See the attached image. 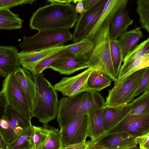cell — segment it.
<instances>
[{
  "instance_id": "d6986e66",
  "label": "cell",
  "mask_w": 149,
  "mask_h": 149,
  "mask_svg": "<svg viewBox=\"0 0 149 149\" xmlns=\"http://www.w3.org/2000/svg\"><path fill=\"white\" fill-rule=\"evenodd\" d=\"M130 103L116 106H105L103 111V122L106 133L116 125L128 113L130 108Z\"/></svg>"
},
{
  "instance_id": "f35d334b",
  "label": "cell",
  "mask_w": 149,
  "mask_h": 149,
  "mask_svg": "<svg viewBox=\"0 0 149 149\" xmlns=\"http://www.w3.org/2000/svg\"><path fill=\"white\" fill-rule=\"evenodd\" d=\"M74 3H76L75 10L78 13L82 14L84 12V7L82 0L73 1Z\"/></svg>"
},
{
  "instance_id": "60d3db41",
  "label": "cell",
  "mask_w": 149,
  "mask_h": 149,
  "mask_svg": "<svg viewBox=\"0 0 149 149\" xmlns=\"http://www.w3.org/2000/svg\"><path fill=\"white\" fill-rule=\"evenodd\" d=\"M72 0H48L47 1L48 3H56L60 4H71L73 1Z\"/></svg>"
},
{
  "instance_id": "8fae6325",
  "label": "cell",
  "mask_w": 149,
  "mask_h": 149,
  "mask_svg": "<svg viewBox=\"0 0 149 149\" xmlns=\"http://www.w3.org/2000/svg\"><path fill=\"white\" fill-rule=\"evenodd\" d=\"M93 68H87L82 72L71 77H64L54 85L55 90L63 96L71 97L89 91L87 86L89 76Z\"/></svg>"
},
{
  "instance_id": "ee69618b",
  "label": "cell",
  "mask_w": 149,
  "mask_h": 149,
  "mask_svg": "<svg viewBox=\"0 0 149 149\" xmlns=\"http://www.w3.org/2000/svg\"><path fill=\"white\" fill-rule=\"evenodd\" d=\"M124 149H140L139 147H138L137 146L133 147L130 148H128Z\"/></svg>"
},
{
  "instance_id": "1f68e13d",
  "label": "cell",
  "mask_w": 149,
  "mask_h": 149,
  "mask_svg": "<svg viewBox=\"0 0 149 149\" xmlns=\"http://www.w3.org/2000/svg\"><path fill=\"white\" fill-rule=\"evenodd\" d=\"M65 48L40 63L35 69V74H42L44 70L47 69L52 64L57 60L65 58L74 57L69 53Z\"/></svg>"
},
{
  "instance_id": "603a6c76",
  "label": "cell",
  "mask_w": 149,
  "mask_h": 149,
  "mask_svg": "<svg viewBox=\"0 0 149 149\" xmlns=\"http://www.w3.org/2000/svg\"><path fill=\"white\" fill-rule=\"evenodd\" d=\"M140 28L137 27L127 31L117 40L123 58L132 50L143 37Z\"/></svg>"
},
{
  "instance_id": "5b68a950",
  "label": "cell",
  "mask_w": 149,
  "mask_h": 149,
  "mask_svg": "<svg viewBox=\"0 0 149 149\" xmlns=\"http://www.w3.org/2000/svg\"><path fill=\"white\" fill-rule=\"evenodd\" d=\"M72 38L69 29L42 30L31 36H24L19 46L25 52L38 51L64 45Z\"/></svg>"
},
{
  "instance_id": "9c48e42d",
  "label": "cell",
  "mask_w": 149,
  "mask_h": 149,
  "mask_svg": "<svg viewBox=\"0 0 149 149\" xmlns=\"http://www.w3.org/2000/svg\"><path fill=\"white\" fill-rule=\"evenodd\" d=\"M60 131L63 147L85 142L89 136L87 114L77 116Z\"/></svg>"
},
{
  "instance_id": "9a60e30c",
  "label": "cell",
  "mask_w": 149,
  "mask_h": 149,
  "mask_svg": "<svg viewBox=\"0 0 149 149\" xmlns=\"http://www.w3.org/2000/svg\"><path fill=\"white\" fill-rule=\"evenodd\" d=\"M136 138L125 132H112L106 134L95 142L105 149H124L137 146Z\"/></svg>"
},
{
  "instance_id": "d6a6232c",
  "label": "cell",
  "mask_w": 149,
  "mask_h": 149,
  "mask_svg": "<svg viewBox=\"0 0 149 149\" xmlns=\"http://www.w3.org/2000/svg\"><path fill=\"white\" fill-rule=\"evenodd\" d=\"M136 4L141 26L149 33V0H138Z\"/></svg>"
},
{
  "instance_id": "44dd1931",
  "label": "cell",
  "mask_w": 149,
  "mask_h": 149,
  "mask_svg": "<svg viewBox=\"0 0 149 149\" xmlns=\"http://www.w3.org/2000/svg\"><path fill=\"white\" fill-rule=\"evenodd\" d=\"M104 107L92 110L88 115L89 136L95 141L106 134L103 127V111Z\"/></svg>"
},
{
  "instance_id": "ffe728a7",
  "label": "cell",
  "mask_w": 149,
  "mask_h": 149,
  "mask_svg": "<svg viewBox=\"0 0 149 149\" xmlns=\"http://www.w3.org/2000/svg\"><path fill=\"white\" fill-rule=\"evenodd\" d=\"M14 74L25 93L29 108L31 112L36 88L33 75L28 70L21 67L17 70Z\"/></svg>"
},
{
  "instance_id": "6da1fadb",
  "label": "cell",
  "mask_w": 149,
  "mask_h": 149,
  "mask_svg": "<svg viewBox=\"0 0 149 149\" xmlns=\"http://www.w3.org/2000/svg\"><path fill=\"white\" fill-rule=\"evenodd\" d=\"M75 6L71 4L52 2L40 7L30 19V27L38 31L71 28L75 25L78 19Z\"/></svg>"
},
{
  "instance_id": "836d02e7",
  "label": "cell",
  "mask_w": 149,
  "mask_h": 149,
  "mask_svg": "<svg viewBox=\"0 0 149 149\" xmlns=\"http://www.w3.org/2000/svg\"><path fill=\"white\" fill-rule=\"evenodd\" d=\"M149 88V67L146 68L145 72L140 84L135 94L134 97L142 93L146 92Z\"/></svg>"
},
{
  "instance_id": "ba28073f",
  "label": "cell",
  "mask_w": 149,
  "mask_h": 149,
  "mask_svg": "<svg viewBox=\"0 0 149 149\" xmlns=\"http://www.w3.org/2000/svg\"><path fill=\"white\" fill-rule=\"evenodd\" d=\"M32 126L31 120L9 107L6 106L0 119V134L8 145Z\"/></svg>"
},
{
  "instance_id": "4dcf8cb0",
  "label": "cell",
  "mask_w": 149,
  "mask_h": 149,
  "mask_svg": "<svg viewBox=\"0 0 149 149\" xmlns=\"http://www.w3.org/2000/svg\"><path fill=\"white\" fill-rule=\"evenodd\" d=\"M110 50L115 75L118 79L119 71L124 58L117 40H111Z\"/></svg>"
},
{
  "instance_id": "7c38bea8",
  "label": "cell",
  "mask_w": 149,
  "mask_h": 149,
  "mask_svg": "<svg viewBox=\"0 0 149 149\" xmlns=\"http://www.w3.org/2000/svg\"><path fill=\"white\" fill-rule=\"evenodd\" d=\"M106 0L101 1L94 8L78 16L72 34L73 41H78L84 38L95 24L103 8Z\"/></svg>"
},
{
  "instance_id": "484cf974",
  "label": "cell",
  "mask_w": 149,
  "mask_h": 149,
  "mask_svg": "<svg viewBox=\"0 0 149 149\" xmlns=\"http://www.w3.org/2000/svg\"><path fill=\"white\" fill-rule=\"evenodd\" d=\"M94 47L92 40L84 38L78 41L66 45L65 49L74 57L88 56Z\"/></svg>"
},
{
  "instance_id": "277c9868",
  "label": "cell",
  "mask_w": 149,
  "mask_h": 149,
  "mask_svg": "<svg viewBox=\"0 0 149 149\" xmlns=\"http://www.w3.org/2000/svg\"><path fill=\"white\" fill-rule=\"evenodd\" d=\"M109 25L110 23L102 27L92 40L94 47L88 58L91 67L97 68L112 81H115L117 78L111 55Z\"/></svg>"
},
{
  "instance_id": "3957f363",
  "label": "cell",
  "mask_w": 149,
  "mask_h": 149,
  "mask_svg": "<svg viewBox=\"0 0 149 149\" xmlns=\"http://www.w3.org/2000/svg\"><path fill=\"white\" fill-rule=\"evenodd\" d=\"M36 88L31 111L33 117L47 125L57 116L59 103L57 91L42 74H33Z\"/></svg>"
},
{
  "instance_id": "7402d4cb",
  "label": "cell",
  "mask_w": 149,
  "mask_h": 149,
  "mask_svg": "<svg viewBox=\"0 0 149 149\" xmlns=\"http://www.w3.org/2000/svg\"><path fill=\"white\" fill-rule=\"evenodd\" d=\"M149 51V37L136 45L128 52L123 59V63L119 71L118 79L122 77L128 68L136 61L142 58Z\"/></svg>"
},
{
  "instance_id": "74e56055",
  "label": "cell",
  "mask_w": 149,
  "mask_h": 149,
  "mask_svg": "<svg viewBox=\"0 0 149 149\" xmlns=\"http://www.w3.org/2000/svg\"><path fill=\"white\" fill-rule=\"evenodd\" d=\"M91 141V140L82 143L69 145L63 147V149H84Z\"/></svg>"
},
{
  "instance_id": "4316f807",
  "label": "cell",
  "mask_w": 149,
  "mask_h": 149,
  "mask_svg": "<svg viewBox=\"0 0 149 149\" xmlns=\"http://www.w3.org/2000/svg\"><path fill=\"white\" fill-rule=\"evenodd\" d=\"M128 114L139 115L149 113V92H144L130 103Z\"/></svg>"
},
{
  "instance_id": "7bdbcfd3",
  "label": "cell",
  "mask_w": 149,
  "mask_h": 149,
  "mask_svg": "<svg viewBox=\"0 0 149 149\" xmlns=\"http://www.w3.org/2000/svg\"><path fill=\"white\" fill-rule=\"evenodd\" d=\"M8 75V74L3 70L0 69V75L3 77H6Z\"/></svg>"
},
{
  "instance_id": "7a4b0ae2",
  "label": "cell",
  "mask_w": 149,
  "mask_h": 149,
  "mask_svg": "<svg viewBox=\"0 0 149 149\" xmlns=\"http://www.w3.org/2000/svg\"><path fill=\"white\" fill-rule=\"evenodd\" d=\"M105 102L101 95L94 91L84 92L72 96L61 98L57 116L60 130L77 116L104 107Z\"/></svg>"
},
{
  "instance_id": "ab89813d",
  "label": "cell",
  "mask_w": 149,
  "mask_h": 149,
  "mask_svg": "<svg viewBox=\"0 0 149 149\" xmlns=\"http://www.w3.org/2000/svg\"><path fill=\"white\" fill-rule=\"evenodd\" d=\"M84 149H105L91 139L90 142Z\"/></svg>"
},
{
  "instance_id": "e575fe53",
  "label": "cell",
  "mask_w": 149,
  "mask_h": 149,
  "mask_svg": "<svg viewBox=\"0 0 149 149\" xmlns=\"http://www.w3.org/2000/svg\"><path fill=\"white\" fill-rule=\"evenodd\" d=\"M35 0H0V8L8 9L19 5L26 4H32Z\"/></svg>"
},
{
  "instance_id": "8d00e7d4",
  "label": "cell",
  "mask_w": 149,
  "mask_h": 149,
  "mask_svg": "<svg viewBox=\"0 0 149 149\" xmlns=\"http://www.w3.org/2000/svg\"><path fill=\"white\" fill-rule=\"evenodd\" d=\"M101 0H82L84 12H86L94 8Z\"/></svg>"
},
{
  "instance_id": "f1b7e54d",
  "label": "cell",
  "mask_w": 149,
  "mask_h": 149,
  "mask_svg": "<svg viewBox=\"0 0 149 149\" xmlns=\"http://www.w3.org/2000/svg\"><path fill=\"white\" fill-rule=\"evenodd\" d=\"M32 137L33 149H40L47 138L50 133V126L43 125L42 127L33 125Z\"/></svg>"
},
{
  "instance_id": "d4e9b609",
  "label": "cell",
  "mask_w": 149,
  "mask_h": 149,
  "mask_svg": "<svg viewBox=\"0 0 149 149\" xmlns=\"http://www.w3.org/2000/svg\"><path fill=\"white\" fill-rule=\"evenodd\" d=\"M93 68L88 79L87 87L89 91H100L110 86L112 81L97 68Z\"/></svg>"
},
{
  "instance_id": "cb8c5ba5",
  "label": "cell",
  "mask_w": 149,
  "mask_h": 149,
  "mask_svg": "<svg viewBox=\"0 0 149 149\" xmlns=\"http://www.w3.org/2000/svg\"><path fill=\"white\" fill-rule=\"evenodd\" d=\"M23 20L17 14L12 12L10 9L0 8V29L12 30L20 29L22 27Z\"/></svg>"
},
{
  "instance_id": "f6af8a7d",
  "label": "cell",
  "mask_w": 149,
  "mask_h": 149,
  "mask_svg": "<svg viewBox=\"0 0 149 149\" xmlns=\"http://www.w3.org/2000/svg\"><path fill=\"white\" fill-rule=\"evenodd\" d=\"M147 54H148V56H149V52H148L147 53Z\"/></svg>"
},
{
  "instance_id": "4fadbf2b",
  "label": "cell",
  "mask_w": 149,
  "mask_h": 149,
  "mask_svg": "<svg viewBox=\"0 0 149 149\" xmlns=\"http://www.w3.org/2000/svg\"><path fill=\"white\" fill-rule=\"evenodd\" d=\"M128 1V0H106L95 24L84 38L92 40L102 27L110 23L116 14L126 6Z\"/></svg>"
},
{
  "instance_id": "ac0fdd59",
  "label": "cell",
  "mask_w": 149,
  "mask_h": 149,
  "mask_svg": "<svg viewBox=\"0 0 149 149\" xmlns=\"http://www.w3.org/2000/svg\"><path fill=\"white\" fill-rule=\"evenodd\" d=\"M126 6H124L116 14L110 23L109 33L111 40H117L133 23V20L130 17Z\"/></svg>"
},
{
  "instance_id": "83f0119b",
  "label": "cell",
  "mask_w": 149,
  "mask_h": 149,
  "mask_svg": "<svg viewBox=\"0 0 149 149\" xmlns=\"http://www.w3.org/2000/svg\"><path fill=\"white\" fill-rule=\"evenodd\" d=\"M33 131L32 125L22 133L13 143L8 145L7 149H33Z\"/></svg>"
},
{
  "instance_id": "f546056e",
  "label": "cell",
  "mask_w": 149,
  "mask_h": 149,
  "mask_svg": "<svg viewBox=\"0 0 149 149\" xmlns=\"http://www.w3.org/2000/svg\"><path fill=\"white\" fill-rule=\"evenodd\" d=\"M63 148L60 130L50 126L49 135L40 149H63Z\"/></svg>"
},
{
  "instance_id": "30bf717a",
  "label": "cell",
  "mask_w": 149,
  "mask_h": 149,
  "mask_svg": "<svg viewBox=\"0 0 149 149\" xmlns=\"http://www.w3.org/2000/svg\"><path fill=\"white\" fill-rule=\"evenodd\" d=\"M125 132L135 137L149 132V113L139 115L127 114L116 125L106 133Z\"/></svg>"
},
{
  "instance_id": "d590c367",
  "label": "cell",
  "mask_w": 149,
  "mask_h": 149,
  "mask_svg": "<svg viewBox=\"0 0 149 149\" xmlns=\"http://www.w3.org/2000/svg\"><path fill=\"white\" fill-rule=\"evenodd\" d=\"M136 140L140 149H149V132L136 137Z\"/></svg>"
},
{
  "instance_id": "bcb514c9",
  "label": "cell",
  "mask_w": 149,
  "mask_h": 149,
  "mask_svg": "<svg viewBox=\"0 0 149 149\" xmlns=\"http://www.w3.org/2000/svg\"><path fill=\"white\" fill-rule=\"evenodd\" d=\"M147 92H149V88L148 89V91H147Z\"/></svg>"
},
{
  "instance_id": "5bb4252c",
  "label": "cell",
  "mask_w": 149,
  "mask_h": 149,
  "mask_svg": "<svg viewBox=\"0 0 149 149\" xmlns=\"http://www.w3.org/2000/svg\"><path fill=\"white\" fill-rule=\"evenodd\" d=\"M65 47L66 45H64L35 51L25 52L22 50L18 53L19 62L22 68L34 74L35 69L40 63Z\"/></svg>"
},
{
  "instance_id": "2e32d148",
  "label": "cell",
  "mask_w": 149,
  "mask_h": 149,
  "mask_svg": "<svg viewBox=\"0 0 149 149\" xmlns=\"http://www.w3.org/2000/svg\"><path fill=\"white\" fill-rule=\"evenodd\" d=\"M91 67L88 56H84L59 59L54 62L48 68L58 72L60 74L69 75L79 70Z\"/></svg>"
},
{
  "instance_id": "52a82bcc",
  "label": "cell",
  "mask_w": 149,
  "mask_h": 149,
  "mask_svg": "<svg viewBox=\"0 0 149 149\" xmlns=\"http://www.w3.org/2000/svg\"><path fill=\"white\" fill-rule=\"evenodd\" d=\"M0 93V100L6 106L11 107L30 120L32 117L25 93L17 81L14 73L4 79Z\"/></svg>"
},
{
  "instance_id": "e0dca14e",
  "label": "cell",
  "mask_w": 149,
  "mask_h": 149,
  "mask_svg": "<svg viewBox=\"0 0 149 149\" xmlns=\"http://www.w3.org/2000/svg\"><path fill=\"white\" fill-rule=\"evenodd\" d=\"M17 48L12 46H0V69L9 74L21 67Z\"/></svg>"
},
{
  "instance_id": "8992f818",
  "label": "cell",
  "mask_w": 149,
  "mask_h": 149,
  "mask_svg": "<svg viewBox=\"0 0 149 149\" xmlns=\"http://www.w3.org/2000/svg\"><path fill=\"white\" fill-rule=\"evenodd\" d=\"M146 68L137 71L119 82L114 83V87L108 91L105 106L122 105L132 102Z\"/></svg>"
},
{
  "instance_id": "b9f144b4",
  "label": "cell",
  "mask_w": 149,
  "mask_h": 149,
  "mask_svg": "<svg viewBox=\"0 0 149 149\" xmlns=\"http://www.w3.org/2000/svg\"><path fill=\"white\" fill-rule=\"evenodd\" d=\"M8 145L3 136L0 134V149H7Z\"/></svg>"
}]
</instances>
